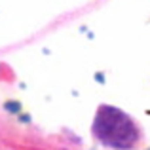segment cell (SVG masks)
Returning a JSON list of instances; mask_svg holds the SVG:
<instances>
[{
	"label": "cell",
	"instance_id": "6da1fadb",
	"mask_svg": "<svg viewBox=\"0 0 150 150\" xmlns=\"http://www.w3.org/2000/svg\"><path fill=\"white\" fill-rule=\"evenodd\" d=\"M93 135L112 148H131L139 139L135 122L120 108L103 105L93 122Z\"/></svg>",
	"mask_w": 150,
	"mask_h": 150
}]
</instances>
